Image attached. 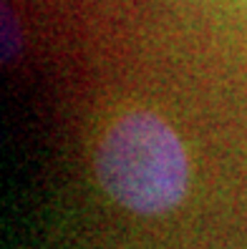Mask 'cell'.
Masks as SVG:
<instances>
[{
	"instance_id": "1",
	"label": "cell",
	"mask_w": 247,
	"mask_h": 249,
	"mask_svg": "<svg viewBox=\"0 0 247 249\" xmlns=\"http://www.w3.org/2000/svg\"><path fill=\"white\" fill-rule=\"evenodd\" d=\"M94 169L106 196L141 216L177 209L190 192L182 139L152 111L119 116L96 146Z\"/></svg>"
}]
</instances>
